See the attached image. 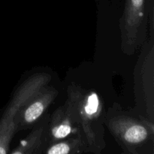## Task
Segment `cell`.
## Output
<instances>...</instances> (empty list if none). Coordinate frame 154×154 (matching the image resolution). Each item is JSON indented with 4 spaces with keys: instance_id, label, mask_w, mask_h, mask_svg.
Returning <instances> with one entry per match:
<instances>
[{
    "instance_id": "1",
    "label": "cell",
    "mask_w": 154,
    "mask_h": 154,
    "mask_svg": "<svg viewBox=\"0 0 154 154\" xmlns=\"http://www.w3.org/2000/svg\"><path fill=\"white\" fill-rule=\"evenodd\" d=\"M105 126L123 153H154V123L134 109L126 110L114 103L105 112Z\"/></svg>"
},
{
    "instance_id": "2",
    "label": "cell",
    "mask_w": 154,
    "mask_h": 154,
    "mask_svg": "<svg viewBox=\"0 0 154 154\" xmlns=\"http://www.w3.org/2000/svg\"><path fill=\"white\" fill-rule=\"evenodd\" d=\"M67 99L73 103L79 120L81 135L90 153L99 154L105 148V114L101 96L93 90L72 84L67 88Z\"/></svg>"
},
{
    "instance_id": "3",
    "label": "cell",
    "mask_w": 154,
    "mask_h": 154,
    "mask_svg": "<svg viewBox=\"0 0 154 154\" xmlns=\"http://www.w3.org/2000/svg\"><path fill=\"white\" fill-rule=\"evenodd\" d=\"M52 76L45 72L32 74L19 84L0 114V154H7L16 134L14 117L24 104L41 88L51 83Z\"/></svg>"
},
{
    "instance_id": "4",
    "label": "cell",
    "mask_w": 154,
    "mask_h": 154,
    "mask_svg": "<svg viewBox=\"0 0 154 154\" xmlns=\"http://www.w3.org/2000/svg\"><path fill=\"white\" fill-rule=\"evenodd\" d=\"M134 70L135 111L154 123V38L147 36Z\"/></svg>"
},
{
    "instance_id": "5",
    "label": "cell",
    "mask_w": 154,
    "mask_h": 154,
    "mask_svg": "<svg viewBox=\"0 0 154 154\" xmlns=\"http://www.w3.org/2000/svg\"><path fill=\"white\" fill-rule=\"evenodd\" d=\"M123 54L132 56L147 38L148 17L145 0H126L119 24Z\"/></svg>"
},
{
    "instance_id": "6",
    "label": "cell",
    "mask_w": 154,
    "mask_h": 154,
    "mask_svg": "<svg viewBox=\"0 0 154 154\" xmlns=\"http://www.w3.org/2000/svg\"><path fill=\"white\" fill-rule=\"evenodd\" d=\"M58 95V90L49 84L41 88L29 98L14 117V123L16 133L31 129L46 114L48 108Z\"/></svg>"
},
{
    "instance_id": "7",
    "label": "cell",
    "mask_w": 154,
    "mask_h": 154,
    "mask_svg": "<svg viewBox=\"0 0 154 154\" xmlns=\"http://www.w3.org/2000/svg\"><path fill=\"white\" fill-rule=\"evenodd\" d=\"M76 135H81L78 116L73 103L67 99L50 115L49 144Z\"/></svg>"
},
{
    "instance_id": "8",
    "label": "cell",
    "mask_w": 154,
    "mask_h": 154,
    "mask_svg": "<svg viewBox=\"0 0 154 154\" xmlns=\"http://www.w3.org/2000/svg\"><path fill=\"white\" fill-rule=\"evenodd\" d=\"M50 114H45L32 128V130L20 144L8 153L44 154L49 144Z\"/></svg>"
},
{
    "instance_id": "9",
    "label": "cell",
    "mask_w": 154,
    "mask_h": 154,
    "mask_svg": "<svg viewBox=\"0 0 154 154\" xmlns=\"http://www.w3.org/2000/svg\"><path fill=\"white\" fill-rule=\"evenodd\" d=\"M90 153L87 142L81 135H72L48 144L44 154Z\"/></svg>"
}]
</instances>
